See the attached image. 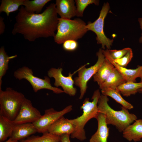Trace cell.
<instances>
[{"mask_svg":"<svg viewBox=\"0 0 142 142\" xmlns=\"http://www.w3.org/2000/svg\"><path fill=\"white\" fill-rule=\"evenodd\" d=\"M57 14L53 3L39 14L29 13L22 6L16 16L12 33L22 35L25 39L30 42L39 38L54 37L58 21Z\"/></svg>","mask_w":142,"mask_h":142,"instance_id":"1","label":"cell"},{"mask_svg":"<svg viewBox=\"0 0 142 142\" xmlns=\"http://www.w3.org/2000/svg\"><path fill=\"white\" fill-rule=\"evenodd\" d=\"M109 100L108 96L101 95L98 104V112L105 115L107 125L115 126L120 132H122L137 119V117L134 114L130 113L128 109L122 106L120 110H114L109 105Z\"/></svg>","mask_w":142,"mask_h":142,"instance_id":"2","label":"cell"},{"mask_svg":"<svg viewBox=\"0 0 142 142\" xmlns=\"http://www.w3.org/2000/svg\"><path fill=\"white\" fill-rule=\"evenodd\" d=\"M101 94L99 90L94 92L92 98V101H89V98L84 100L80 109L83 110L82 115L73 119H68L73 125L74 130L70 135L72 138H76L81 141L86 139L84 127L90 119L95 118L98 113V104Z\"/></svg>","mask_w":142,"mask_h":142,"instance_id":"3","label":"cell"},{"mask_svg":"<svg viewBox=\"0 0 142 142\" xmlns=\"http://www.w3.org/2000/svg\"><path fill=\"white\" fill-rule=\"evenodd\" d=\"M86 24L83 20L79 18L71 20L58 18L57 32L54 37V42L61 44L68 40L77 41L88 31Z\"/></svg>","mask_w":142,"mask_h":142,"instance_id":"4","label":"cell"},{"mask_svg":"<svg viewBox=\"0 0 142 142\" xmlns=\"http://www.w3.org/2000/svg\"><path fill=\"white\" fill-rule=\"evenodd\" d=\"M25 98L22 93L10 87L0 90V115L13 121Z\"/></svg>","mask_w":142,"mask_h":142,"instance_id":"5","label":"cell"},{"mask_svg":"<svg viewBox=\"0 0 142 142\" xmlns=\"http://www.w3.org/2000/svg\"><path fill=\"white\" fill-rule=\"evenodd\" d=\"M14 77L20 80L25 79L28 81L32 85L35 92L43 89L52 91L54 93L59 94L64 93L61 89L52 86L49 77L45 76L42 79L34 75L32 70L26 66H23L15 71Z\"/></svg>","mask_w":142,"mask_h":142,"instance_id":"6","label":"cell"},{"mask_svg":"<svg viewBox=\"0 0 142 142\" xmlns=\"http://www.w3.org/2000/svg\"><path fill=\"white\" fill-rule=\"evenodd\" d=\"M97 55L98 59L96 63L88 68L85 67L86 64L82 66L78 69V76L74 78L75 84L80 88V95L79 98L80 99H82L86 92L88 82L96 73L105 59L101 49H99Z\"/></svg>","mask_w":142,"mask_h":142,"instance_id":"7","label":"cell"},{"mask_svg":"<svg viewBox=\"0 0 142 142\" xmlns=\"http://www.w3.org/2000/svg\"><path fill=\"white\" fill-rule=\"evenodd\" d=\"M109 8L108 3H104L98 18L93 22H88L86 26V28L88 31H92L96 34L97 43L101 44L102 48L103 50L105 47L108 49H109L113 40V39H110L106 36L103 30L104 19Z\"/></svg>","mask_w":142,"mask_h":142,"instance_id":"8","label":"cell"},{"mask_svg":"<svg viewBox=\"0 0 142 142\" xmlns=\"http://www.w3.org/2000/svg\"><path fill=\"white\" fill-rule=\"evenodd\" d=\"M72 110V106L71 105L60 111H57L53 108L46 109L44 115L33 123L37 132L43 134L48 132L49 128L56 121Z\"/></svg>","mask_w":142,"mask_h":142,"instance_id":"9","label":"cell"},{"mask_svg":"<svg viewBox=\"0 0 142 142\" xmlns=\"http://www.w3.org/2000/svg\"><path fill=\"white\" fill-rule=\"evenodd\" d=\"M78 70V69L72 74L69 73V75L66 77L62 74V68H52L48 71L47 74L49 77L54 78L55 81L54 85L56 87L61 86L64 93L70 96H74L76 93L77 89L74 87V81L72 76Z\"/></svg>","mask_w":142,"mask_h":142,"instance_id":"10","label":"cell"},{"mask_svg":"<svg viewBox=\"0 0 142 142\" xmlns=\"http://www.w3.org/2000/svg\"><path fill=\"white\" fill-rule=\"evenodd\" d=\"M41 116L39 111L33 106L31 101L25 98L13 121L16 124L33 123Z\"/></svg>","mask_w":142,"mask_h":142,"instance_id":"11","label":"cell"},{"mask_svg":"<svg viewBox=\"0 0 142 142\" xmlns=\"http://www.w3.org/2000/svg\"><path fill=\"white\" fill-rule=\"evenodd\" d=\"M105 58L108 60L114 66L115 68L119 72L126 80V82H136V79L139 77L140 72L142 69V65L138 66L134 69H128L120 67L116 64L110 56L108 49H102Z\"/></svg>","mask_w":142,"mask_h":142,"instance_id":"12","label":"cell"},{"mask_svg":"<svg viewBox=\"0 0 142 142\" xmlns=\"http://www.w3.org/2000/svg\"><path fill=\"white\" fill-rule=\"evenodd\" d=\"M95 118L98 121V128L90 139L89 142H108L109 128L106 122L105 115L98 112Z\"/></svg>","mask_w":142,"mask_h":142,"instance_id":"13","label":"cell"},{"mask_svg":"<svg viewBox=\"0 0 142 142\" xmlns=\"http://www.w3.org/2000/svg\"><path fill=\"white\" fill-rule=\"evenodd\" d=\"M75 1L73 0H56L55 3L57 12L60 18L67 19L77 16Z\"/></svg>","mask_w":142,"mask_h":142,"instance_id":"14","label":"cell"},{"mask_svg":"<svg viewBox=\"0 0 142 142\" xmlns=\"http://www.w3.org/2000/svg\"><path fill=\"white\" fill-rule=\"evenodd\" d=\"M74 130L73 124L68 120L62 116L52 124L48 129V132L53 134L61 136L65 134L70 135Z\"/></svg>","mask_w":142,"mask_h":142,"instance_id":"15","label":"cell"},{"mask_svg":"<svg viewBox=\"0 0 142 142\" xmlns=\"http://www.w3.org/2000/svg\"><path fill=\"white\" fill-rule=\"evenodd\" d=\"M123 137L129 141L136 142L142 139V119H137L122 132Z\"/></svg>","mask_w":142,"mask_h":142,"instance_id":"16","label":"cell"},{"mask_svg":"<svg viewBox=\"0 0 142 142\" xmlns=\"http://www.w3.org/2000/svg\"><path fill=\"white\" fill-rule=\"evenodd\" d=\"M37 132L33 123L16 124L11 136L12 139L19 141Z\"/></svg>","mask_w":142,"mask_h":142,"instance_id":"17","label":"cell"},{"mask_svg":"<svg viewBox=\"0 0 142 142\" xmlns=\"http://www.w3.org/2000/svg\"><path fill=\"white\" fill-rule=\"evenodd\" d=\"M114 68L113 65L105 58L102 65L93 76L94 81L99 86L105 81Z\"/></svg>","mask_w":142,"mask_h":142,"instance_id":"18","label":"cell"},{"mask_svg":"<svg viewBox=\"0 0 142 142\" xmlns=\"http://www.w3.org/2000/svg\"><path fill=\"white\" fill-rule=\"evenodd\" d=\"M126 82L125 79L115 68L105 81L99 86V88L101 89L106 88L116 89L118 87Z\"/></svg>","mask_w":142,"mask_h":142,"instance_id":"19","label":"cell"},{"mask_svg":"<svg viewBox=\"0 0 142 142\" xmlns=\"http://www.w3.org/2000/svg\"><path fill=\"white\" fill-rule=\"evenodd\" d=\"M16 124L13 121L0 115V142L5 141L10 137Z\"/></svg>","mask_w":142,"mask_h":142,"instance_id":"20","label":"cell"},{"mask_svg":"<svg viewBox=\"0 0 142 142\" xmlns=\"http://www.w3.org/2000/svg\"><path fill=\"white\" fill-rule=\"evenodd\" d=\"M142 88V82H127L118 87L116 89L123 96L128 97L134 95Z\"/></svg>","mask_w":142,"mask_h":142,"instance_id":"21","label":"cell"},{"mask_svg":"<svg viewBox=\"0 0 142 142\" xmlns=\"http://www.w3.org/2000/svg\"><path fill=\"white\" fill-rule=\"evenodd\" d=\"M41 136L32 135L19 142H61V136L47 132Z\"/></svg>","mask_w":142,"mask_h":142,"instance_id":"22","label":"cell"},{"mask_svg":"<svg viewBox=\"0 0 142 142\" xmlns=\"http://www.w3.org/2000/svg\"><path fill=\"white\" fill-rule=\"evenodd\" d=\"M101 90L102 95L111 97L117 102L121 105L122 106L128 110L133 108V106L124 99L120 93L116 89L106 88Z\"/></svg>","mask_w":142,"mask_h":142,"instance_id":"23","label":"cell"},{"mask_svg":"<svg viewBox=\"0 0 142 142\" xmlns=\"http://www.w3.org/2000/svg\"><path fill=\"white\" fill-rule=\"evenodd\" d=\"M17 55L9 56L5 51L3 46L0 48V90H2V79L6 74L8 69V64L10 60L16 57Z\"/></svg>","mask_w":142,"mask_h":142,"instance_id":"24","label":"cell"},{"mask_svg":"<svg viewBox=\"0 0 142 142\" xmlns=\"http://www.w3.org/2000/svg\"><path fill=\"white\" fill-rule=\"evenodd\" d=\"M50 0H24L23 6L27 12L39 14L45 5Z\"/></svg>","mask_w":142,"mask_h":142,"instance_id":"25","label":"cell"},{"mask_svg":"<svg viewBox=\"0 0 142 142\" xmlns=\"http://www.w3.org/2000/svg\"><path fill=\"white\" fill-rule=\"evenodd\" d=\"M24 0H2L0 6V13L4 12L7 16L11 12L17 10L23 6Z\"/></svg>","mask_w":142,"mask_h":142,"instance_id":"26","label":"cell"},{"mask_svg":"<svg viewBox=\"0 0 142 142\" xmlns=\"http://www.w3.org/2000/svg\"><path fill=\"white\" fill-rule=\"evenodd\" d=\"M77 8V16H83L84 10L89 4H94L98 5L99 1L96 0H76L75 1Z\"/></svg>","mask_w":142,"mask_h":142,"instance_id":"27","label":"cell"},{"mask_svg":"<svg viewBox=\"0 0 142 142\" xmlns=\"http://www.w3.org/2000/svg\"><path fill=\"white\" fill-rule=\"evenodd\" d=\"M133 57V53L131 49L123 57L114 60V62L120 67L125 68L131 60Z\"/></svg>","mask_w":142,"mask_h":142,"instance_id":"28","label":"cell"},{"mask_svg":"<svg viewBox=\"0 0 142 142\" xmlns=\"http://www.w3.org/2000/svg\"><path fill=\"white\" fill-rule=\"evenodd\" d=\"M131 48H124L121 50L108 49L109 54L111 58L114 60L119 59L125 55Z\"/></svg>","mask_w":142,"mask_h":142,"instance_id":"29","label":"cell"},{"mask_svg":"<svg viewBox=\"0 0 142 142\" xmlns=\"http://www.w3.org/2000/svg\"><path fill=\"white\" fill-rule=\"evenodd\" d=\"M78 46L77 41L69 39L65 41L63 43V47L64 50L67 51H72L76 50Z\"/></svg>","mask_w":142,"mask_h":142,"instance_id":"30","label":"cell"},{"mask_svg":"<svg viewBox=\"0 0 142 142\" xmlns=\"http://www.w3.org/2000/svg\"><path fill=\"white\" fill-rule=\"evenodd\" d=\"M5 28V24L4 22V18L0 16V34L1 35L4 32Z\"/></svg>","mask_w":142,"mask_h":142,"instance_id":"31","label":"cell"},{"mask_svg":"<svg viewBox=\"0 0 142 142\" xmlns=\"http://www.w3.org/2000/svg\"><path fill=\"white\" fill-rule=\"evenodd\" d=\"M70 135L65 134L61 136V142H70Z\"/></svg>","mask_w":142,"mask_h":142,"instance_id":"32","label":"cell"},{"mask_svg":"<svg viewBox=\"0 0 142 142\" xmlns=\"http://www.w3.org/2000/svg\"><path fill=\"white\" fill-rule=\"evenodd\" d=\"M138 21L142 31L141 36L139 39V42L140 43L142 44V17L139 18L138 19Z\"/></svg>","mask_w":142,"mask_h":142,"instance_id":"33","label":"cell"},{"mask_svg":"<svg viewBox=\"0 0 142 142\" xmlns=\"http://www.w3.org/2000/svg\"><path fill=\"white\" fill-rule=\"evenodd\" d=\"M3 142H19V141L13 139L9 137L8 140Z\"/></svg>","mask_w":142,"mask_h":142,"instance_id":"34","label":"cell"},{"mask_svg":"<svg viewBox=\"0 0 142 142\" xmlns=\"http://www.w3.org/2000/svg\"><path fill=\"white\" fill-rule=\"evenodd\" d=\"M139 77L140 78V82H142V69L140 72Z\"/></svg>","mask_w":142,"mask_h":142,"instance_id":"35","label":"cell"},{"mask_svg":"<svg viewBox=\"0 0 142 142\" xmlns=\"http://www.w3.org/2000/svg\"><path fill=\"white\" fill-rule=\"evenodd\" d=\"M138 92L139 93L142 94V88L140 89L138 91Z\"/></svg>","mask_w":142,"mask_h":142,"instance_id":"36","label":"cell"}]
</instances>
